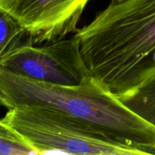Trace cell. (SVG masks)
<instances>
[{
    "mask_svg": "<svg viewBox=\"0 0 155 155\" xmlns=\"http://www.w3.org/2000/svg\"><path fill=\"white\" fill-rule=\"evenodd\" d=\"M0 105L43 107L80 121L142 155H155V127L92 77L80 84L56 85L0 68Z\"/></svg>",
    "mask_w": 155,
    "mask_h": 155,
    "instance_id": "6da1fadb",
    "label": "cell"
},
{
    "mask_svg": "<svg viewBox=\"0 0 155 155\" xmlns=\"http://www.w3.org/2000/svg\"><path fill=\"white\" fill-rule=\"evenodd\" d=\"M74 34L92 77L123 96L155 63V0L111 2Z\"/></svg>",
    "mask_w": 155,
    "mask_h": 155,
    "instance_id": "7a4b0ae2",
    "label": "cell"
},
{
    "mask_svg": "<svg viewBox=\"0 0 155 155\" xmlns=\"http://www.w3.org/2000/svg\"><path fill=\"white\" fill-rule=\"evenodd\" d=\"M19 134L36 154L142 155L107 139L86 124L39 107L8 109L1 119Z\"/></svg>",
    "mask_w": 155,
    "mask_h": 155,
    "instance_id": "3957f363",
    "label": "cell"
},
{
    "mask_svg": "<svg viewBox=\"0 0 155 155\" xmlns=\"http://www.w3.org/2000/svg\"><path fill=\"white\" fill-rule=\"evenodd\" d=\"M0 68L56 85L80 84L92 77L75 34L41 44L27 39L4 59Z\"/></svg>",
    "mask_w": 155,
    "mask_h": 155,
    "instance_id": "277c9868",
    "label": "cell"
},
{
    "mask_svg": "<svg viewBox=\"0 0 155 155\" xmlns=\"http://www.w3.org/2000/svg\"><path fill=\"white\" fill-rule=\"evenodd\" d=\"M89 0H0V9L15 18L33 44L74 34Z\"/></svg>",
    "mask_w": 155,
    "mask_h": 155,
    "instance_id": "5b68a950",
    "label": "cell"
},
{
    "mask_svg": "<svg viewBox=\"0 0 155 155\" xmlns=\"http://www.w3.org/2000/svg\"><path fill=\"white\" fill-rule=\"evenodd\" d=\"M119 98L135 114L155 127V65L145 71L130 92Z\"/></svg>",
    "mask_w": 155,
    "mask_h": 155,
    "instance_id": "8992f818",
    "label": "cell"
},
{
    "mask_svg": "<svg viewBox=\"0 0 155 155\" xmlns=\"http://www.w3.org/2000/svg\"><path fill=\"white\" fill-rule=\"evenodd\" d=\"M27 39V33L21 24L8 12L0 9V65Z\"/></svg>",
    "mask_w": 155,
    "mask_h": 155,
    "instance_id": "52a82bcc",
    "label": "cell"
},
{
    "mask_svg": "<svg viewBox=\"0 0 155 155\" xmlns=\"http://www.w3.org/2000/svg\"><path fill=\"white\" fill-rule=\"evenodd\" d=\"M30 154L37 155L19 134L0 120V155Z\"/></svg>",
    "mask_w": 155,
    "mask_h": 155,
    "instance_id": "ba28073f",
    "label": "cell"
},
{
    "mask_svg": "<svg viewBox=\"0 0 155 155\" xmlns=\"http://www.w3.org/2000/svg\"><path fill=\"white\" fill-rule=\"evenodd\" d=\"M120 1H123V0H111V2H120Z\"/></svg>",
    "mask_w": 155,
    "mask_h": 155,
    "instance_id": "9c48e42d",
    "label": "cell"
}]
</instances>
